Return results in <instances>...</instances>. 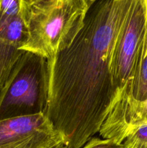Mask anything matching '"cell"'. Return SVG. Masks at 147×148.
Returning <instances> with one entry per match:
<instances>
[{
  "mask_svg": "<svg viewBox=\"0 0 147 148\" xmlns=\"http://www.w3.org/2000/svg\"><path fill=\"white\" fill-rule=\"evenodd\" d=\"M132 0H97L69 47L47 59L46 115L66 148H81L106 119L115 99L110 57Z\"/></svg>",
  "mask_w": 147,
  "mask_h": 148,
  "instance_id": "cell-1",
  "label": "cell"
},
{
  "mask_svg": "<svg viewBox=\"0 0 147 148\" xmlns=\"http://www.w3.org/2000/svg\"><path fill=\"white\" fill-rule=\"evenodd\" d=\"M88 10L84 0H47L30 6L24 14L27 39L20 50L53 57L73 43Z\"/></svg>",
  "mask_w": 147,
  "mask_h": 148,
  "instance_id": "cell-2",
  "label": "cell"
},
{
  "mask_svg": "<svg viewBox=\"0 0 147 148\" xmlns=\"http://www.w3.org/2000/svg\"><path fill=\"white\" fill-rule=\"evenodd\" d=\"M48 98L47 59L24 51L0 89V121L46 114Z\"/></svg>",
  "mask_w": 147,
  "mask_h": 148,
  "instance_id": "cell-3",
  "label": "cell"
},
{
  "mask_svg": "<svg viewBox=\"0 0 147 148\" xmlns=\"http://www.w3.org/2000/svg\"><path fill=\"white\" fill-rule=\"evenodd\" d=\"M146 27L145 0H132L111 53L110 73L115 98L130 84Z\"/></svg>",
  "mask_w": 147,
  "mask_h": 148,
  "instance_id": "cell-4",
  "label": "cell"
},
{
  "mask_svg": "<svg viewBox=\"0 0 147 148\" xmlns=\"http://www.w3.org/2000/svg\"><path fill=\"white\" fill-rule=\"evenodd\" d=\"M0 148H66V141L40 113L0 121Z\"/></svg>",
  "mask_w": 147,
  "mask_h": 148,
  "instance_id": "cell-5",
  "label": "cell"
},
{
  "mask_svg": "<svg viewBox=\"0 0 147 148\" xmlns=\"http://www.w3.org/2000/svg\"><path fill=\"white\" fill-rule=\"evenodd\" d=\"M144 123H147V101L139 103L120 95L114 101L99 134L103 139L122 144L131 129Z\"/></svg>",
  "mask_w": 147,
  "mask_h": 148,
  "instance_id": "cell-6",
  "label": "cell"
},
{
  "mask_svg": "<svg viewBox=\"0 0 147 148\" xmlns=\"http://www.w3.org/2000/svg\"><path fill=\"white\" fill-rule=\"evenodd\" d=\"M27 39V29L24 16H18L0 24V89L24 53L20 49Z\"/></svg>",
  "mask_w": 147,
  "mask_h": 148,
  "instance_id": "cell-7",
  "label": "cell"
},
{
  "mask_svg": "<svg viewBox=\"0 0 147 148\" xmlns=\"http://www.w3.org/2000/svg\"><path fill=\"white\" fill-rule=\"evenodd\" d=\"M120 95H126L139 103L147 101V27L138 51L131 82L116 98Z\"/></svg>",
  "mask_w": 147,
  "mask_h": 148,
  "instance_id": "cell-8",
  "label": "cell"
},
{
  "mask_svg": "<svg viewBox=\"0 0 147 148\" xmlns=\"http://www.w3.org/2000/svg\"><path fill=\"white\" fill-rule=\"evenodd\" d=\"M24 14L22 0H0V24Z\"/></svg>",
  "mask_w": 147,
  "mask_h": 148,
  "instance_id": "cell-9",
  "label": "cell"
},
{
  "mask_svg": "<svg viewBox=\"0 0 147 148\" xmlns=\"http://www.w3.org/2000/svg\"><path fill=\"white\" fill-rule=\"evenodd\" d=\"M122 144L124 148H147V123L131 129Z\"/></svg>",
  "mask_w": 147,
  "mask_h": 148,
  "instance_id": "cell-10",
  "label": "cell"
},
{
  "mask_svg": "<svg viewBox=\"0 0 147 148\" xmlns=\"http://www.w3.org/2000/svg\"><path fill=\"white\" fill-rule=\"evenodd\" d=\"M83 148H124V147L122 144H118L112 140L92 137L84 145Z\"/></svg>",
  "mask_w": 147,
  "mask_h": 148,
  "instance_id": "cell-11",
  "label": "cell"
},
{
  "mask_svg": "<svg viewBox=\"0 0 147 148\" xmlns=\"http://www.w3.org/2000/svg\"><path fill=\"white\" fill-rule=\"evenodd\" d=\"M23 3H24V9H25V12L30 6L33 5V4H37V3L43 2V1H47V0H22Z\"/></svg>",
  "mask_w": 147,
  "mask_h": 148,
  "instance_id": "cell-12",
  "label": "cell"
},
{
  "mask_svg": "<svg viewBox=\"0 0 147 148\" xmlns=\"http://www.w3.org/2000/svg\"><path fill=\"white\" fill-rule=\"evenodd\" d=\"M85 2H86V5H87L88 9H89L91 7V6L97 1V0H84Z\"/></svg>",
  "mask_w": 147,
  "mask_h": 148,
  "instance_id": "cell-13",
  "label": "cell"
}]
</instances>
